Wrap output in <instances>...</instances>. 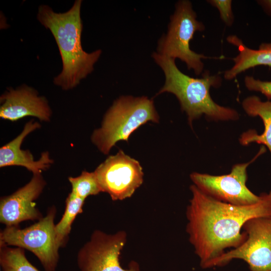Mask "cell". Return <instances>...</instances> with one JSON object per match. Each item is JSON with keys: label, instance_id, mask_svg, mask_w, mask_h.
I'll return each mask as SVG.
<instances>
[{"label": "cell", "instance_id": "2e32d148", "mask_svg": "<svg viewBox=\"0 0 271 271\" xmlns=\"http://www.w3.org/2000/svg\"><path fill=\"white\" fill-rule=\"evenodd\" d=\"M84 201V199L71 192L66 198L64 212L59 222L55 225L57 238L61 247L66 244L72 224L76 217L83 212Z\"/></svg>", "mask_w": 271, "mask_h": 271}, {"label": "cell", "instance_id": "8fae6325", "mask_svg": "<svg viewBox=\"0 0 271 271\" xmlns=\"http://www.w3.org/2000/svg\"><path fill=\"white\" fill-rule=\"evenodd\" d=\"M46 182L41 174H34L24 186L0 199V222L6 226H19L28 220H39L42 216L35 201L43 192Z\"/></svg>", "mask_w": 271, "mask_h": 271}, {"label": "cell", "instance_id": "9c48e42d", "mask_svg": "<svg viewBox=\"0 0 271 271\" xmlns=\"http://www.w3.org/2000/svg\"><path fill=\"white\" fill-rule=\"evenodd\" d=\"M262 151L248 162L234 165L228 174L212 175L193 172L190 179L200 191L216 200L238 206L254 204L259 201L260 195L254 194L246 185L247 168Z\"/></svg>", "mask_w": 271, "mask_h": 271}, {"label": "cell", "instance_id": "52a82bcc", "mask_svg": "<svg viewBox=\"0 0 271 271\" xmlns=\"http://www.w3.org/2000/svg\"><path fill=\"white\" fill-rule=\"evenodd\" d=\"M126 241L127 233L123 230L110 234L95 230L77 252L79 270L140 271L139 264L134 261L128 268L120 264L121 252Z\"/></svg>", "mask_w": 271, "mask_h": 271}, {"label": "cell", "instance_id": "8992f818", "mask_svg": "<svg viewBox=\"0 0 271 271\" xmlns=\"http://www.w3.org/2000/svg\"><path fill=\"white\" fill-rule=\"evenodd\" d=\"M56 212L52 206L45 216L24 228L6 226L0 232V244L27 249L38 258L45 271H56L61 247L54 223Z\"/></svg>", "mask_w": 271, "mask_h": 271}, {"label": "cell", "instance_id": "7c38bea8", "mask_svg": "<svg viewBox=\"0 0 271 271\" xmlns=\"http://www.w3.org/2000/svg\"><path fill=\"white\" fill-rule=\"evenodd\" d=\"M0 117L16 121L27 116L49 122L52 109L46 97L34 88L23 84L15 89L9 87L0 97Z\"/></svg>", "mask_w": 271, "mask_h": 271}, {"label": "cell", "instance_id": "ffe728a7", "mask_svg": "<svg viewBox=\"0 0 271 271\" xmlns=\"http://www.w3.org/2000/svg\"><path fill=\"white\" fill-rule=\"evenodd\" d=\"M244 83L248 90L260 92L267 100H271V81H262L256 79L253 76H246Z\"/></svg>", "mask_w": 271, "mask_h": 271}, {"label": "cell", "instance_id": "3957f363", "mask_svg": "<svg viewBox=\"0 0 271 271\" xmlns=\"http://www.w3.org/2000/svg\"><path fill=\"white\" fill-rule=\"evenodd\" d=\"M152 56L165 76V84L157 95L164 92L174 94L179 101L182 110L186 113L191 126L194 120L203 115L214 121L239 119L237 110L218 104L210 96V88H218L221 85L222 79L219 75H211L209 71H205L201 78H193L178 69L175 59L157 52L153 53Z\"/></svg>", "mask_w": 271, "mask_h": 271}, {"label": "cell", "instance_id": "44dd1931", "mask_svg": "<svg viewBox=\"0 0 271 271\" xmlns=\"http://www.w3.org/2000/svg\"><path fill=\"white\" fill-rule=\"evenodd\" d=\"M256 3L264 13L271 18V0H258Z\"/></svg>", "mask_w": 271, "mask_h": 271}, {"label": "cell", "instance_id": "5b68a950", "mask_svg": "<svg viewBox=\"0 0 271 271\" xmlns=\"http://www.w3.org/2000/svg\"><path fill=\"white\" fill-rule=\"evenodd\" d=\"M205 28L203 23L197 20L191 3L179 1L171 17L167 34L163 35L158 42L157 53L181 60L189 70L192 69L196 75H199L204 69L202 59L209 57L192 51L189 43L195 32L203 31Z\"/></svg>", "mask_w": 271, "mask_h": 271}, {"label": "cell", "instance_id": "30bf717a", "mask_svg": "<svg viewBox=\"0 0 271 271\" xmlns=\"http://www.w3.org/2000/svg\"><path fill=\"white\" fill-rule=\"evenodd\" d=\"M102 192L113 201L131 197L144 182L140 163L119 150L109 156L94 171Z\"/></svg>", "mask_w": 271, "mask_h": 271}, {"label": "cell", "instance_id": "5bb4252c", "mask_svg": "<svg viewBox=\"0 0 271 271\" xmlns=\"http://www.w3.org/2000/svg\"><path fill=\"white\" fill-rule=\"evenodd\" d=\"M226 40L237 48L239 53L232 59L234 62L233 66L224 72L225 79L233 80L239 74L255 66L264 65L271 67V43H262L258 49L255 50L247 47L235 35L228 36Z\"/></svg>", "mask_w": 271, "mask_h": 271}, {"label": "cell", "instance_id": "6da1fadb", "mask_svg": "<svg viewBox=\"0 0 271 271\" xmlns=\"http://www.w3.org/2000/svg\"><path fill=\"white\" fill-rule=\"evenodd\" d=\"M190 189L186 229L203 268H210L226 249L237 248L244 242L243 227L248 220L271 215V191L261 193L256 203L238 206L216 200L193 184Z\"/></svg>", "mask_w": 271, "mask_h": 271}, {"label": "cell", "instance_id": "e0dca14e", "mask_svg": "<svg viewBox=\"0 0 271 271\" xmlns=\"http://www.w3.org/2000/svg\"><path fill=\"white\" fill-rule=\"evenodd\" d=\"M0 266L2 271H40L28 259L24 249L1 244Z\"/></svg>", "mask_w": 271, "mask_h": 271}, {"label": "cell", "instance_id": "ba28073f", "mask_svg": "<svg viewBox=\"0 0 271 271\" xmlns=\"http://www.w3.org/2000/svg\"><path fill=\"white\" fill-rule=\"evenodd\" d=\"M246 239L237 248L224 252L214 260L210 268L241 259L250 271H271V215L251 218L244 225Z\"/></svg>", "mask_w": 271, "mask_h": 271}, {"label": "cell", "instance_id": "4fadbf2b", "mask_svg": "<svg viewBox=\"0 0 271 271\" xmlns=\"http://www.w3.org/2000/svg\"><path fill=\"white\" fill-rule=\"evenodd\" d=\"M41 127L37 121L31 120L24 125L21 132L15 139L0 148V168L18 166L25 168L33 174H41L53 164L47 151L42 153L38 160H35L31 152L21 149L25 139L31 132Z\"/></svg>", "mask_w": 271, "mask_h": 271}, {"label": "cell", "instance_id": "7a4b0ae2", "mask_svg": "<svg viewBox=\"0 0 271 271\" xmlns=\"http://www.w3.org/2000/svg\"><path fill=\"white\" fill-rule=\"evenodd\" d=\"M81 0H76L64 13H56L49 6L39 7L37 19L53 36L62 62L61 72L54 78V84L64 90L76 87L94 70L102 51L85 52L81 44L83 24Z\"/></svg>", "mask_w": 271, "mask_h": 271}, {"label": "cell", "instance_id": "ac0fdd59", "mask_svg": "<svg viewBox=\"0 0 271 271\" xmlns=\"http://www.w3.org/2000/svg\"><path fill=\"white\" fill-rule=\"evenodd\" d=\"M68 180L71 185V193L84 200L102 192L94 172L83 171L78 176L69 177Z\"/></svg>", "mask_w": 271, "mask_h": 271}, {"label": "cell", "instance_id": "9a60e30c", "mask_svg": "<svg viewBox=\"0 0 271 271\" xmlns=\"http://www.w3.org/2000/svg\"><path fill=\"white\" fill-rule=\"evenodd\" d=\"M242 107L248 115L259 116L262 120L264 129L260 134L254 129L243 132L239 139L240 144L243 146L252 143L262 144L268 148L271 154V100L263 101L257 96H250L243 100Z\"/></svg>", "mask_w": 271, "mask_h": 271}, {"label": "cell", "instance_id": "277c9868", "mask_svg": "<svg viewBox=\"0 0 271 271\" xmlns=\"http://www.w3.org/2000/svg\"><path fill=\"white\" fill-rule=\"evenodd\" d=\"M151 121H159L152 99L122 96L106 112L101 126L94 130L91 140L100 152L107 155L117 142L127 141L134 131Z\"/></svg>", "mask_w": 271, "mask_h": 271}, {"label": "cell", "instance_id": "d6986e66", "mask_svg": "<svg viewBox=\"0 0 271 271\" xmlns=\"http://www.w3.org/2000/svg\"><path fill=\"white\" fill-rule=\"evenodd\" d=\"M207 2L218 10L220 19L226 26L231 27L233 25L234 17L231 0H208Z\"/></svg>", "mask_w": 271, "mask_h": 271}]
</instances>
